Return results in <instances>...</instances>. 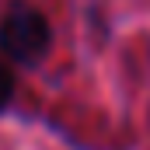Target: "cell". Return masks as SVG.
Here are the masks:
<instances>
[{
  "label": "cell",
  "mask_w": 150,
  "mask_h": 150,
  "mask_svg": "<svg viewBox=\"0 0 150 150\" xmlns=\"http://www.w3.org/2000/svg\"><path fill=\"white\" fill-rule=\"evenodd\" d=\"M52 21L28 0H7L0 14V56L14 70H38L52 52Z\"/></svg>",
  "instance_id": "obj_1"
},
{
  "label": "cell",
  "mask_w": 150,
  "mask_h": 150,
  "mask_svg": "<svg viewBox=\"0 0 150 150\" xmlns=\"http://www.w3.org/2000/svg\"><path fill=\"white\" fill-rule=\"evenodd\" d=\"M14 98H18V70L0 56V115L11 112Z\"/></svg>",
  "instance_id": "obj_2"
}]
</instances>
